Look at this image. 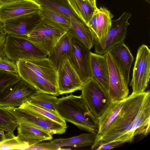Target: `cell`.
<instances>
[{
	"label": "cell",
	"instance_id": "6da1fadb",
	"mask_svg": "<svg viewBox=\"0 0 150 150\" xmlns=\"http://www.w3.org/2000/svg\"><path fill=\"white\" fill-rule=\"evenodd\" d=\"M150 131V93H132L124 100L117 116L106 132L95 140V149L100 145L115 141L131 142L137 135L147 136Z\"/></svg>",
	"mask_w": 150,
	"mask_h": 150
},
{
	"label": "cell",
	"instance_id": "7a4b0ae2",
	"mask_svg": "<svg viewBox=\"0 0 150 150\" xmlns=\"http://www.w3.org/2000/svg\"><path fill=\"white\" fill-rule=\"evenodd\" d=\"M20 78L35 88L38 93L58 96L57 70L46 58L16 62Z\"/></svg>",
	"mask_w": 150,
	"mask_h": 150
},
{
	"label": "cell",
	"instance_id": "3957f363",
	"mask_svg": "<svg viewBox=\"0 0 150 150\" xmlns=\"http://www.w3.org/2000/svg\"><path fill=\"white\" fill-rule=\"evenodd\" d=\"M55 107L59 115L65 121L81 130L96 134L98 120L91 113L81 95L71 94L59 98Z\"/></svg>",
	"mask_w": 150,
	"mask_h": 150
},
{
	"label": "cell",
	"instance_id": "277c9868",
	"mask_svg": "<svg viewBox=\"0 0 150 150\" xmlns=\"http://www.w3.org/2000/svg\"><path fill=\"white\" fill-rule=\"evenodd\" d=\"M67 30L60 24L42 18L32 31L19 37L29 40L49 54Z\"/></svg>",
	"mask_w": 150,
	"mask_h": 150
},
{
	"label": "cell",
	"instance_id": "5b68a950",
	"mask_svg": "<svg viewBox=\"0 0 150 150\" xmlns=\"http://www.w3.org/2000/svg\"><path fill=\"white\" fill-rule=\"evenodd\" d=\"M5 55L11 60L16 62L44 59L48 54L27 39L7 34L3 50Z\"/></svg>",
	"mask_w": 150,
	"mask_h": 150
},
{
	"label": "cell",
	"instance_id": "8992f818",
	"mask_svg": "<svg viewBox=\"0 0 150 150\" xmlns=\"http://www.w3.org/2000/svg\"><path fill=\"white\" fill-rule=\"evenodd\" d=\"M17 120L43 129L51 135L64 133L67 127L32 110L23 103L17 107L5 108Z\"/></svg>",
	"mask_w": 150,
	"mask_h": 150
},
{
	"label": "cell",
	"instance_id": "52a82bcc",
	"mask_svg": "<svg viewBox=\"0 0 150 150\" xmlns=\"http://www.w3.org/2000/svg\"><path fill=\"white\" fill-rule=\"evenodd\" d=\"M81 91V95L89 110L98 120L112 103L108 94L92 78L84 83Z\"/></svg>",
	"mask_w": 150,
	"mask_h": 150
},
{
	"label": "cell",
	"instance_id": "ba28073f",
	"mask_svg": "<svg viewBox=\"0 0 150 150\" xmlns=\"http://www.w3.org/2000/svg\"><path fill=\"white\" fill-rule=\"evenodd\" d=\"M131 16L130 13L125 11L118 18L112 20L110 28L105 37L94 42L95 53L104 55L116 45L124 42L130 24L128 20Z\"/></svg>",
	"mask_w": 150,
	"mask_h": 150
},
{
	"label": "cell",
	"instance_id": "9c48e42d",
	"mask_svg": "<svg viewBox=\"0 0 150 150\" xmlns=\"http://www.w3.org/2000/svg\"><path fill=\"white\" fill-rule=\"evenodd\" d=\"M150 77V50L142 44L138 49L133 69L132 79L130 83L132 93L137 94L145 91Z\"/></svg>",
	"mask_w": 150,
	"mask_h": 150
},
{
	"label": "cell",
	"instance_id": "30bf717a",
	"mask_svg": "<svg viewBox=\"0 0 150 150\" xmlns=\"http://www.w3.org/2000/svg\"><path fill=\"white\" fill-rule=\"evenodd\" d=\"M38 93L35 88L20 78L0 91V107H18Z\"/></svg>",
	"mask_w": 150,
	"mask_h": 150
},
{
	"label": "cell",
	"instance_id": "8fae6325",
	"mask_svg": "<svg viewBox=\"0 0 150 150\" xmlns=\"http://www.w3.org/2000/svg\"><path fill=\"white\" fill-rule=\"evenodd\" d=\"M57 72V88L59 95L81 90L84 83L68 57L64 56L61 59Z\"/></svg>",
	"mask_w": 150,
	"mask_h": 150
},
{
	"label": "cell",
	"instance_id": "7c38bea8",
	"mask_svg": "<svg viewBox=\"0 0 150 150\" xmlns=\"http://www.w3.org/2000/svg\"><path fill=\"white\" fill-rule=\"evenodd\" d=\"M105 55L109 73L108 94L112 102L123 101L128 96L129 90L122 73L109 52Z\"/></svg>",
	"mask_w": 150,
	"mask_h": 150
},
{
	"label": "cell",
	"instance_id": "4fadbf2b",
	"mask_svg": "<svg viewBox=\"0 0 150 150\" xmlns=\"http://www.w3.org/2000/svg\"><path fill=\"white\" fill-rule=\"evenodd\" d=\"M71 50L69 59L84 83L91 78L90 67V50L78 40L72 37Z\"/></svg>",
	"mask_w": 150,
	"mask_h": 150
},
{
	"label": "cell",
	"instance_id": "5bb4252c",
	"mask_svg": "<svg viewBox=\"0 0 150 150\" xmlns=\"http://www.w3.org/2000/svg\"><path fill=\"white\" fill-rule=\"evenodd\" d=\"M42 18L39 11L6 21L2 23L7 34L20 37L32 31Z\"/></svg>",
	"mask_w": 150,
	"mask_h": 150
},
{
	"label": "cell",
	"instance_id": "9a60e30c",
	"mask_svg": "<svg viewBox=\"0 0 150 150\" xmlns=\"http://www.w3.org/2000/svg\"><path fill=\"white\" fill-rule=\"evenodd\" d=\"M41 6L34 0H22L0 6V22L39 11Z\"/></svg>",
	"mask_w": 150,
	"mask_h": 150
},
{
	"label": "cell",
	"instance_id": "2e32d148",
	"mask_svg": "<svg viewBox=\"0 0 150 150\" xmlns=\"http://www.w3.org/2000/svg\"><path fill=\"white\" fill-rule=\"evenodd\" d=\"M89 63L91 78L97 81L108 94L109 73L105 55L90 52Z\"/></svg>",
	"mask_w": 150,
	"mask_h": 150
},
{
	"label": "cell",
	"instance_id": "e0dca14e",
	"mask_svg": "<svg viewBox=\"0 0 150 150\" xmlns=\"http://www.w3.org/2000/svg\"><path fill=\"white\" fill-rule=\"evenodd\" d=\"M108 52L118 65L128 85L130 68L134 59L128 47L123 42L112 47Z\"/></svg>",
	"mask_w": 150,
	"mask_h": 150
},
{
	"label": "cell",
	"instance_id": "ac0fdd59",
	"mask_svg": "<svg viewBox=\"0 0 150 150\" xmlns=\"http://www.w3.org/2000/svg\"><path fill=\"white\" fill-rule=\"evenodd\" d=\"M17 129V138L27 143L29 147L53 138L52 135L46 131L26 123H19Z\"/></svg>",
	"mask_w": 150,
	"mask_h": 150
},
{
	"label": "cell",
	"instance_id": "d6986e66",
	"mask_svg": "<svg viewBox=\"0 0 150 150\" xmlns=\"http://www.w3.org/2000/svg\"><path fill=\"white\" fill-rule=\"evenodd\" d=\"M71 25L67 33L90 50L94 45V40L88 27L85 22H80L73 18H71Z\"/></svg>",
	"mask_w": 150,
	"mask_h": 150
},
{
	"label": "cell",
	"instance_id": "ffe728a7",
	"mask_svg": "<svg viewBox=\"0 0 150 150\" xmlns=\"http://www.w3.org/2000/svg\"><path fill=\"white\" fill-rule=\"evenodd\" d=\"M71 37L67 32L59 40L49 53L47 58L57 70L61 59L64 56L69 57L71 51Z\"/></svg>",
	"mask_w": 150,
	"mask_h": 150
},
{
	"label": "cell",
	"instance_id": "44dd1931",
	"mask_svg": "<svg viewBox=\"0 0 150 150\" xmlns=\"http://www.w3.org/2000/svg\"><path fill=\"white\" fill-rule=\"evenodd\" d=\"M124 100L112 102L103 115L98 118V130L95 140L101 137L110 127L120 112Z\"/></svg>",
	"mask_w": 150,
	"mask_h": 150
},
{
	"label": "cell",
	"instance_id": "7402d4cb",
	"mask_svg": "<svg viewBox=\"0 0 150 150\" xmlns=\"http://www.w3.org/2000/svg\"><path fill=\"white\" fill-rule=\"evenodd\" d=\"M96 137V134L90 133L67 138L56 139L50 142L60 148L67 146L81 147L92 146Z\"/></svg>",
	"mask_w": 150,
	"mask_h": 150
},
{
	"label": "cell",
	"instance_id": "603a6c76",
	"mask_svg": "<svg viewBox=\"0 0 150 150\" xmlns=\"http://www.w3.org/2000/svg\"><path fill=\"white\" fill-rule=\"evenodd\" d=\"M40 6L63 14L80 22H84L73 10L67 0H34Z\"/></svg>",
	"mask_w": 150,
	"mask_h": 150
},
{
	"label": "cell",
	"instance_id": "cb8c5ba5",
	"mask_svg": "<svg viewBox=\"0 0 150 150\" xmlns=\"http://www.w3.org/2000/svg\"><path fill=\"white\" fill-rule=\"evenodd\" d=\"M96 12L97 18V35L98 42L105 37L110 29L112 19L114 16L110 11L105 7H97Z\"/></svg>",
	"mask_w": 150,
	"mask_h": 150
},
{
	"label": "cell",
	"instance_id": "d4e9b609",
	"mask_svg": "<svg viewBox=\"0 0 150 150\" xmlns=\"http://www.w3.org/2000/svg\"><path fill=\"white\" fill-rule=\"evenodd\" d=\"M67 0L76 15L88 25L97 7H93L86 0Z\"/></svg>",
	"mask_w": 150,
	"mask_h": 150
},
{
	"label": "cell",
	"instance_id": "484cf974",
	"mask_svg": "<svg viewBox=\"0 0 150 150\" xmlns=\"http://www.w3.org/2000/svg\"><path fill=\"white\" fill-rule=\"evenodd\" d=\"M58 98L56 96L50 94L38 93L28 101L33 105L59 115L55 107Z\"/></svg>",
	"mask_w": 150,
	"mask_h": 150
},
{
	"label": "cell",
	"instance_id": "4316f807",
	"mask_svg": "<svg viewBox=\"0 0 150 150\" xmlns=\"http://www.w3.org/2000/svg\"><path fill=\"white\" fill-rule=\"evenodd\" d=\"M19 124L16 118L6 109L0 107V131L13 137Z\"/></svg>",
	"mask_w": 150,
	"mask_h": 150
},
{
	"label": "cell",
	"instance_id": "83f0119b",
	"mask_svg": "<svg viewBox=\"0 0 150 150\" xmlns=\"http://www.w3.org/2000/svg\"><path fill=\"white\" fill-rule=\"evenodd\" d=\"M39 13L42 18H45L60 24L68 29L71 25V18L53 10L41 6Z\"/></svg>",
	"mask_w": 150,
	"mask_h": 150
},
{
	"label": "cell",
	"instance_id": "f1b7e54d",
	"mask_svg": "<svg viewBox=\"0 0 150 150\" xmlns=\"http://www.w3.org/2000/svg\"><path fill=\"white\" fill-rule=\"evenodd\" d=\"M23 104L27 107L36 113L67 127L66 121L59 115L55 114L49 110L33 105L28 101L25 102Z\"/></svg>",
	"mask_w": 150,
	"mask_h": 150
},
{
	"label": "cell",
	"instance_id": "f546056e",
	"mask_svg": "<svg viewBox=\"0 0 150 150\" xmlns=\"http://www.w3.org/2000/svg\"><path fill=\"white\" fill-rule=\"evenodd\" d=\"M29 145L18 139L17 136L9 137L0 142V150H27Z\"/></svg>",
	"mask_w": 150,
	"mask_h": 150
},
{
	"label": "cell",
	"instance_id": "4dcf8cb0",
	"mask_svg": "<svg viewBox=\"0 0 150 150\" xmlns=\"http://www.w3.org/2000/svg\"><path fill=\"white\" fill-rule=\"evenodd\" d=\"M20 79L18 74L0 69V91Z\"/></svg>",
	"mask_w": 150,
	"mask_h": 150
},
{
	"label": "cell",
	"instance_id": "1f68e13d",
	"mask_svg": "<svg viewBox=\"0 0 150 150\" xmlns=\"http://www.w3.org/2000/svg\"><path fill=\"white\" fill-rule=\"evenodd\" d=\"M0 69L18 74L16 62L7 57L3 50L0 51Z\"/></svg>",
	"mask_w": 150,
	"mask_h": 150
},
{
	"label": "cell",
	"instance_id": "d6a6232c",
	"mask_svg": "<svg viewBox=\"0 0 150 150\" xmlns=\"http://www.w3.org/2000/svg\"><path fill=\"white\" fill-rule=\"evenodd\" d=\"M67 149H62L53 144L50 141L44 143H39L29 147L27 150H59Z\"/></svg>",
	"mask_w": 150,
	"mask_h": 150
},
{
	"label": "cell",
	"instance_id": "836d02e7",
	"mask_svg": "<svg viewBox=\"0 0 150 150\" xmlns=\"http://www.w3.org/2000/svg\"><path fill=\"white\" fill-rule=\"evenodd\" d=\"M123 143L120 141H115L112 142L101 144L96 149L97 150H109L122 145Z\"/></svg>",
	"mask_w": 150,
	"mask_h": 150
},
{
	"label": "cell",
	"instance_id": "e575fe53",
	"mask_svg": "<svg viewBox=\"0 0 150 150\" xmlns=\"http://www.w3.org/2000/svg\"><path fill=\"white\" fill-rule=\"evenodd\" d=\"M6 35L4 31L2 23L0 22V44H4Z\"/></svg>",
	"mask_w": 150,
	"mask_h": 150
},
{
	"label": "cell",
	"instance_id": "d590c367",
	"mask_svg": "<svg viewBox=\"0 0 150 150\" xmlns=\"http://www.w3.org/2000/svg\"><path fill=\"white\" fill-rule=\"evenodd\" d=\"M21 0H0V6Z\"/></svg>",
	"mask_w": 150,
	"mask_h": 150
},
{
	"label": "cell",
	"instance_id": "8d00e7d4",
	"mask_svg": "<svg viewBox=\"0 0 150 150\" xmlns=\"http://www.w3.org/2000/svg\"><path fill=\"white\" fill-rule=\"evenodd\" d=\"M9 136L4 132L0 131V142L8 137Z\"/></svg>",
	"mask_w": 150,
	"mask_h": 150
},
{
	"label": "cell",
	"instance_id": "74e56055",
	"mask_svg": "<svg viewBox=\"0 0 150 150\" xmlns=\"http://www.w3.org/2000/svg\"><path fill=\"white\" fill-rule=\"evenodd\" d=\"M93 7L96 8V0H86Z\"/></svg>",
	"mask_w": 150,
	"mask_h": 150
},
{
	"label": "cell",
	"instance_id": "f35d334b",
	"mask_svg": "<svg viewBox=\"0 0 150 150\" xmlns=\"http://www.w3.org/2000/svg\"><path fill=\"white\" fill-rule=\"evenodd\" d=\"M144 1H146L148 3H150V0H144Z\"/></svg>",
	"mask_w": 150,
	"mask_h": 150
}]
</instances>
